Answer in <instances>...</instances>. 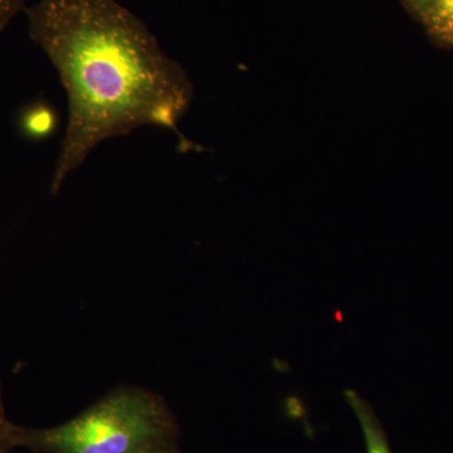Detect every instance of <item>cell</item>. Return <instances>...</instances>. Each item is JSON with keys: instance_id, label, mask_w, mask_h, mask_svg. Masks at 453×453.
Instances as JSON below:
<instances>
[{"instance_id": "cell-1", "label": "cell", "mask_w": 453, "mask_h": 453, "mask_svg": "<svg viewBox=\"0 0 453 453\" xmlns=\"http://www.w3.org/2000/svg\"><path fill=\"white\" fill-rule=\"evenodd\" d=\"M25 13L29 37L67 94L52 195L98 144L139 127L172 130L181 150H192L178 127L192 105V82L133 12L116 0H40Z\"/></svg>"}, {"instance_id": "cell-2", "label": "cell", "mask_w": 453, "mask_h": 453, "mask_svg": "<svg viewBox=\"0 0 453 453\" xmlns=\"http://www.w3.org/2000/svg\"><path fill=\"white\" fill-rule=\"evenodd\" d=\"M179 426L162 396L121 387L70 421L20 428L19 447L35 453H136L178 443Z\"/></svg>"}, {"instance_id": "cell-3", "label": "cell", "mask_w": 453, "mask_h": 453, "mask_svg": "<svg viewBox=\"0 0 453 453\" xmlns=\"http://www.w3.org/2000/svg\"><path fill=\"white\" fill-rule=\"evenodd\" d=\"M344 396L362 428L366 453H392L386 431L372 405L353 389L345 390Z\"/></svg>"}, {"instance_id": "cell-4", "label": "cell", "mask_w": 453, "mask_h": 453, "mask_svg": "<svg viewBox=\"0 0 453 453\" xmlns=\"http://www.w3.org/2000/svg\"><path fill=\"white\" fill-rule=\"evenodd\" d=\"M425 19L434 38L453 46V0H434L425 12Z\"/></svg>"}, {"instance_id": "cell-5", "label": "cell", "mask_w": 453, "mask_h": 453, "mask_svg": "<svg viewBox=\"0 0 453 453\" xmlns=\"http://www.w3.org/2000/svg\"><path fill=\"white\" fill-rule=\"evenodd\" d=\"M56 127V115L46 105H35L27 110L23 116V129L33 138L50 135Z\"/></svg>"}, {"instance_id": "cell-6", "label": "cell", "mask_w": 453, "mask_h": 453, "mask_svg": "<svg viewBox=\"0 0 453 453\" xmlns=\"http://www.w3.org/2000/svg\"><path fill=\"white\" fill-rule=\"evenodd\" d=\"M22 426L9 421L3 404L2 383H0V453H11L19 449V434Z\"/></svg>"}, {"instance_id": "cell-7", "label": "cell", "mask_w": 453, "mask_h": 453, "mask_svg": "<svg viewBox=\"0 0 453 453\" xmlns=\"http://www.w3.org/2000/svg\"><path fill=\"white\" fill-rule=\"evenodd\" d=\"M27 8V0H0V33Z\"/></svg>"}, {"instance_id": "cell-8", "label": "cell", "mask_w": 453, "mask_h": 453, "mask_svg": "<svg viewBox=\"0 0 453 453\" xmlns=\"http://www.w3.org/2000/svg\"><path fill=\"white\" fill-rule=\"evenodd\" d=\"M136 453H180V449H179L178 443H173V445L151 447V449Z\"/></svg>"}, {"instance_id": "cell-9", "label": "cell", "mask_w": 453, "mask_h": 453, "mask_svg": "<svg viewBox=\"0 0 453 453\" xmlns=\"http://www.w3.org/2000/svg\"><path fill=\"white\" fill-rule=\"evenodd\" d=\"M434 2V0H411V3H412L414 7L419 9V11H423V13L431 7L432 3Z\"/></svg>"}]
</instances>
